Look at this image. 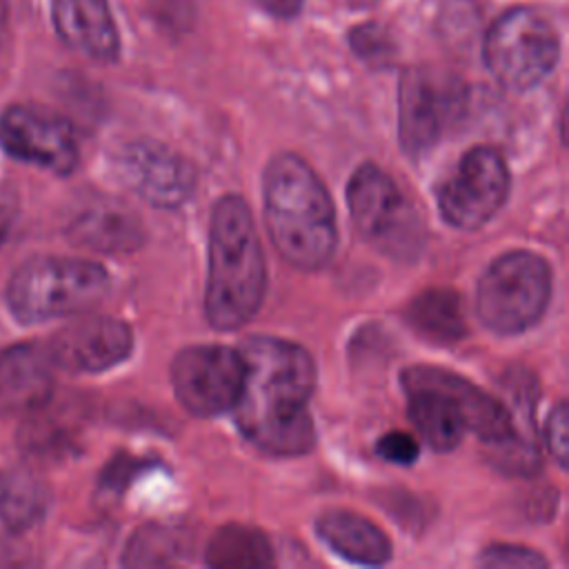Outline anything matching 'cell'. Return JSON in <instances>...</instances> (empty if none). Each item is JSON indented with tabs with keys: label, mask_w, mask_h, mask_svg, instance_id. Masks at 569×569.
I'll return each instance as SVG.
<instances>
[{
	"label": "cell",
	"mask_w": 569,
	"mask_h": 569,
	"mask_svg": "<svg viewBox=\"0 0 569 569\" xmlns=\"http://www.w3.org/2000/svg\"><path fill=\"white\" fill-rule=\"evenodd\" d=\"M240 356L244 378L233 405L240 433L269 456L309 453L316 445L309 402L318 376L311 353L284 338L251 336Z\"/></svg>",
	"instance_id": "obj_1"
},
{
	"label": "cell",
	"mask_w": 569,
	"mask_h": 569,
	"mask_svg": "<svg viewBox=\"0 0 569 569\" xmlns=\"http://www.w3.org/2000/svg\"><path fill=\"white\" fill-rule=\"evenodd\" d=\"M407 396V416L433 451H451L467 431L496 449V460L511 473L538 469L536 447L516 427L513 411L465 376L436 367L413 365L400 376Z\"/></svg>",
	"instance_id": "obj_2"
},
{
	"label": "cell",
	"mask_w": 569,
	"mask_h": 569,
	"mask_svg": "<svg viewBox=\"0 0 569 569\" xmlns=\"http://www.w3.org/2000/svg\"><path fill=\"white\" fill-rule=\"evenodd\" d=\"M264 224L276 251L296 269H322L336 251L338 224L329 189L298 153H276L264 169Z\"/></svg>",
	"instance_id": "obj_3"
},
{
	"label": "cell",
	"mask_w": 569,
	"mask_h": 569,
	"mask_svg": "<svg viewBox=\"0 0 569 569\" xmlns=\"http://www.w3.org/2000/svg\"><path fill=\"white\" fill-rule=\"evenodd\" d=\"M267 291L262 242L249 204L238 193H224L209 220V273L204 313L213 329L244 327L260 309Z\"/></svg>",
	"instance_id": "obj_4"
},
{
	"label": "cell",
	"mask_w": 569,
	"mask_h": 569,
	"mask_svg": "<svg viewBox=\"0 0 569 569\" xmlns=\"http://www.w3.org/2000/svg\"><path fill=\"white\" fill-rule=\"evenodd\" d=\"M111 278L98 262L67 256L24 260L7 282V307L18 322L33 325L89 311L109 291Z\"/></svg>",
	"instance_id": "obj_5"
},
{
	"label": "cell",
	"mask_w": 569,
	"mask_h": 569,
	"mask_svg": "<svg viewBox=\"0 0 569 569\" xmlns=\"http://www.w3.org/2000/svg\"><path fill=\"white\" fill-rule=\"evenodd\" d=\"M551 298L549 262L527 249L498 256L476 287L478 320L498 336H518L531 329Z\"/></svg>",
	"instance_id": "obj_6"
},
{
	"label": "cell",
	"mask_w": 569,
	"mask_h": 569,
	"mask_svg": "<svg viewBox=\"0 0 569 569\" xmlns=\"http://www.w3.org/2000/svg\"><path fill=\"white\" fill-rule=\"evenodd\" d=\"M482 58L505 89L529 91L553 71L560 58V36L540 11L513 7L489 27Z\"/></svg>",
	"instance_id": "obj_7"
},
{
	"label": "cell",
	"mask_w": 569,
	"mask_h": 569,
	"mask_svg": "<svg viewBox=\"0 0 569 569\" xmlns=\"http://www.w3.org/2000/svg\"><path fill=\"white\" fill-rule=\"evenodd\" d=\"M347 207L358 233L376 249L409 258L422 247L420 218L382 167L362 162L351 173Z\"/></svg>",
	"instance_id": "obj_8"
},
{
	"label": "cell",
	"mask_w": 569,
	"mask_h": 569,
	"mask_svg": "<svg viewBox=\"0 0 569 569\" xmlns=\"http://www.w3.org/2000/svg\"><path fill=\"white\" fill-rule=\"evenodd\" d=\"M465 84L449 71L411 67L398 84V136L407 156L420 158L460 116Z\"/></svg>",
	"instance_id": "obj_9"
},
{
	"label": "cell",
	"mask_w": 569,
	"mask_h": 569,
	"mask_svg": "<svg viewBox=\"0 0 569 569\" xmlns=\"http://www.w3.org/2000/svg\"><path fill=\"white\" fill-rule=\"evenodd\" d=\"M511 189L509 167L493 147H471L442 180L436 193L442 220L460 231L485 227L505 204Z\"/></svg>",
	"instance_id": "obj_10"
},
{
	"label": "cell",
	"mask_w": 569,
	"mask_h": 569,
	"mask_svg": "<svg viewBox=\"0 0 569 569\" xmlns=\"http://www.w3.org/2000/svg\"><path fill=\"white\" fill-rule=\"evenodd\" d=\"M244 378L240 349L224 345H191L171 360V385L180 405L200 418L233 409Z\"/></svg>",
	"instance_id": "obj_11"
},
{
	"label": "cell",
	"mask_w": 569,
	"mask_h": 569,
	"mask_svg": "<svg viewBox=\"0 0 569 569\" xmlns=\"http://www.w3.org/2000/svg\"><path fill=\"white\" fill-rule=\"evenodd\" d=\"M0 144L16 160L38 164L58 176L71 173L80 160L69 122L33 104H11L2 111Z\"/></svg>",
	"instance_id": "obj_12"
},
{
	"label": "cell",
	"mask_w": 569,
	"mask_h": 569,
	"mask_svg": "<svg viewBox=\"0 0 569 569\" xmlns=\"http://www.w3.org/2000/svg\"><path fill=\"white\" fill-rule=\"evenodd\" d=\"M120 180L158 209L182 207L196 189L193 164L158 140H133L113 158Z\"/></svg>",
	"instance_id": "obj_13"
},
{
	"label": "cell",
	"mask_w": 569,
	"mask_h": 569,
	"mask_svg": "<svg viewBox=\"0 0 569 569\" xmlns=\"http://www.w3.org/2000/svg\"><path fill=\"white\" fill-rule=\"evenodd\" d=\"M44 349L53 367L73 373H100L129 358L133 333L120 318L84 316L56 331Z\"/></svg>",
	"instance_id": "obj_14"
},
{
	"label": "cell",
	"mask_w": 569,
	"mask_h": 569,
	"mask_svg": "<svg viewBox=\"0 0 569 569\" xmlns=\"http://www.w3.org/2000/svg\"><path fill=\"white\" fill-rule=\"evenodd\" d=\"M67 236L73 244L93 251L127 253L144 242V224L124 202L98 196L71 216Z\"/></svg>",
	"instance_id": "obj_15"
},
{
	"label": "cell",
	"mask_w": 569,
	"mask_h": 569,
	"mask_svg": "<svg viewBox=\"0 0 569 569\" xmlns=\"http://www.w3.org/2000/svg\"><path fill=\"white\" fill-rule=\"evenodd\" d=\"M53 389V362L44 347L11 345L0 351V418L42 407Z\"/></svg>",
	"instance_id": "obj_16"
},
{
	"label": "cell",
	"mask_w": 569,
	"mask_h": 569,
	"mask_svg": "<svg viewBox=\"0 0 569 569\" xmlns=\"http://www.w3.org/2000/svg\"><path fill=\"white\" fill-rule=\"evenodd\" d=\"M58 36L78 53L96 62L120 56V36L107 0H51Z\"/></svg>",
	"instance_id": "obj_17"
},
{
	"label": "cell",
	"mask_w": 569,
	"mask_h": 569,
	"mask_svg": "<svg viewBox=\"0 0 569 569\" xmlns=\"http://www.w3.org/2000/svg\"><path fill=\"white\" fill-rule=\"evenodd\" d=\"M316 531L333 553L349 562L376 567L391 558L387 533L360 513L347 509L322 511L316 520Z\"/></svg>",
	"instance_id": "obj_18"
},
{
	"label": "cell",
	"mask_w": 569,
	"mask_h": 569,
	"mask_svg": "<svg viewBox=\"0 0 569 569\" xmlns=\"http://www.w3.org/2000/svg\"><path fill=\"white\" fill-rule=\"evenodd\" d=\"M405 320L420 338L436 345H453L467 333L460 296L447 287H429L413 296Z\"/></svg>",
	"instance_id": "obj_19"
},
{
	"label": "cell",
	"mask_w": 569,
	"mask_h": 569,
	"mask_svg": "<svg viewBox=\"0 0 569 569\" xmlns=\"http://www.w3.org/2000/svg\"><path fill=\"white\" fill-rule=\"evenodd\" d=\"M204 560L216 569H264L273 565V547L260 529L233 522L209 538Z\"/></svg>",
	"instance_id": "obj_20"
},
{
	"label": "cell",
	"mask_w": 569,
	"mask_h": 569,
	"mask_svg": "<svg viewBox=\"0 0 569 569\" xmlns=\"http://www.w3.org/2000/svg\"><path fill=\"white\" fill-rule=\"evenodd\" d=\"M49 507L44 482L29 469L16 467L0 478V520L11 533L33 527Z\"/></svg>",
	"instance_id": "obj_21"
},
{
	"label": "cell",
	"mask_w": 569,
	"mask_h": 569,
	"mask_svg": "<svg viewBox=\"0 0 569 569\" xmlns=\"http://www.w3.org/2000/svg\"><path fill=\"white\" fill-rule=\"evenodd\" d=\"M180 536L160 525H147L138 529L124 547L122 565L127 567H160L180 560Z\"/></svg>",
	"instance_id": "obj_22"
},
{
	"label": "cell",
	"mask_w": 569,
	"mask_h": 569,
	"mask_svg": "<svg viewBox=\"0 0 569 569\" xmlns=\"http://www.w3.org/2000/svg\"><path fill=\"white\" fill-rule=\"evenodd\" d=\"M478 562L487 569H545L549 565L540 551L507 542L489 545L482 549Z\"/></svg>",
	"instance_id": "obj_23"
},
{
	"label": "cell",
	"mask_w": 569,
	"mask_h": 569,
	"mask_svg": "<svg viewBox=\"0 0 569 569\" xmlns=\"http://www.w3.org/2000/svg\"><path fill=\"white\" fill-rule=\"evenodd\" d=\"M351 49L356 56H360L369 64H385L393 56V42L389 31L378 22L358 24L349 36Z\"/></svg>",
	"instance_id": "obj_24"
},
{
	"label": "cell",
	"mask_w": 569,
	"mask_h": 569,
	"mask_svg": "<svg viewBox=\"0 0 569 569\" xmlns=\"http://www.w3.org/2000/svg\"><path fill=\"white\" fill-rule=\"evenodd\" d=\"M567 402H558L545 425V442L547 449L551 453V458L556 460L558 467H567V458H569V438H567V429H569V420H567Z\"/></svg>",
	"instance_id": "obj_25"
},
{
	"label": "cell",
	"mask_w": 569,
	"mask_h": 569,
	"mask_svg": "<svg viewBox=\"0 0 569 569\" xmlns=\"http://www.w3.org/2000/svg\"><path fill=\"white\" fill-rule=\"evenodd\" d=\"M376 451L382 460L393 462V465H413L420 456V447L416 442L413 436H409L407 431H389L385 433L378 445Z\"/></svg>",
	"instance_id": "obj_26"
},
{
	"label": "cell",
	"mask_w": 569,
	"mask_h": 569,
	"mask_svg": "<svg viewBox=\"0 0 569 569\" xmlns=\"http://www.w3.org/2000/svg\"><path fill=\"white\" fill-rule=\"evenodd\" d=\"M140 469V460H113L102 476V487L109 491H122L131 478V471Z\"/></svg>",
	"instance_id": "obj_27"
},
{
	"label": "cell",
	"mask_w": 569,
	"mask_h": 569,
	"mask_svg": "<svg viewBox=\"0 0 569 569\" xmlns=\"http://www.w3.org/2000/svg\"><path fill=\"white\" fill-rule=\"evenodd\" d=\"M256 2L276 16H293L302 4V0H256Z\"/></svg>",
	"instance_id": "obj_28"
},
{
	"label": "cell",
	"mask_w": 569,
	"mask_h": 569,
	"mask_svg": "<svg viewBox=\"0 0 569 569\" xmlns=\"http://www.w3.org/2000/svg\"><path fill=\"white\" fill-rule=\"evenodd\" d=\"M11 218H13V211L9 207V200H0V247L9 233V227H11Z\"/></svg>",
	"instance_id": "obj_29"
},
{
	"label": "cell",
	"mask_w": 569,
	"mask_h": 569,
	"mask_svg": "<svg viewBox=\"0 0 569 569\" xmlns=\"http://www.w3.org/2000/svg\"><path fill=\"white\" fill-rule=\"evenodd\" d=\"M353 7H369V4H373V2H378V0H349Z\"/></svg>",
	"instance_id": "obj_30"
}]
</instances>
